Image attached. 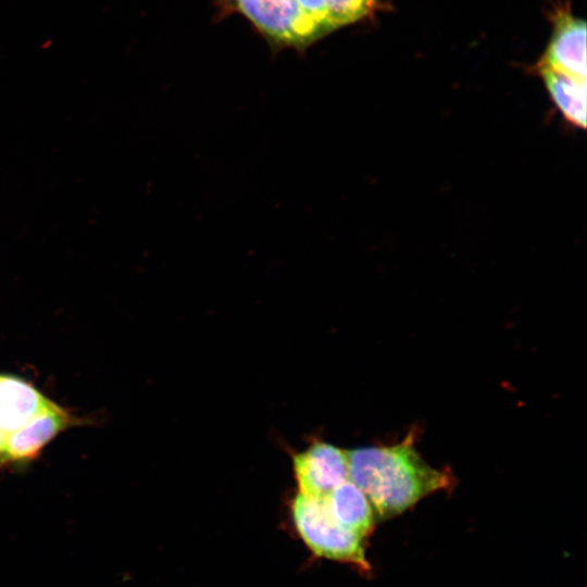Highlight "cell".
<instances>
[{
  "label": "cell",
  "mask_w": 587,
  "mask_h": 587,
  "mask_svg": "<svg viewBox=\"0 0 587 587\" xmlns=\"http://www.w3.org/2000/svg\"><path fill=\"white\" fill-rule=\"evenodd\" d=\"M414 441L411 432L392 446L347 452L348 478L365 494L379 519L399 515L423 498L453 484L451 474L424 461Z\"/></svg>",
  "instance_id": "1"
},
{
  "label": "cell",
  "mask_w": 587,
  "mask_h": 587,
  "mask_svg": "<svg viewBox=\"0 0 587 587\" xmlns=\"http://www.w3.org/2000/svg\"><path fill=\"white\" fill-rule=\"evenodd\" d=\"M575 79L586 80V23L570 13L559 14L549 45L538 64Z\"/></svg>",
  "instance_id": "5"
},
{
  "label": "cell",
  "mask_w": 587,
  "mask_h": 587,
  "mask_svg": "<svg viewBox=\"0 0 587 587\" xmlns=\"http://www.w3.org/2000/svg\"><path fill=\"white\" fill-rule=\"evenodd\" d=\"M294 472L301 495L326 498L348 479L347 452L317 441L294 455Z\"/></svg>",
  "instance_id": "4"
},
{
  "label": "cell",
  "mask_w": 587,
  "mask_h": 587,
  "mask_svg": "<svg viewBox=\"0 0 587 587\" xmlns=\"http://www.w3.org/2000/svg\"><path fill=\"white\" fill-rule=\"evenodd\" d=\"M273 43L304 49L327 33L307 16L296 0H233Z\"/></svg>",
  "instance_id": "3"
},
{
  "label": "cell",
  "mask_w": 587,
  "mask_h": 587,
  "mask_svg": "<svg viewBox=\"0 0 587 587\" xmlns=\"http://www.w3.org/2000/svg\"><path fill=\"white\" fill-rule=\"evenodd\" d=\"M302 12L316 22L326 33L333 30L326 0H296Z\"/></svg>",
  "instance_id": "11"
},
{
  "label": "cell",
  "mask_w": 587,
  "mask_h": 587,
  "mask_svg": "<svg viewBox=\"0 0 587 587\" xmlns=\"http://www.w3.org/2000/svg\"><path fill=\"white\" fill-rule=\"evenodd\" d=\"M50 402L29 383L0 374V432L8 436L17 430Z\"/></svg>",
  "instance_id": "7"
},
{
  "label": "cell",
  "mask_w": 587,
  "mask_h": 587,
  "mask_svg": "<svg viewBox=\"0 0 587 587\" xmlns=\"http://www.w3.org/2000/svg\"><path fill=\"white\" fill-rule=\"evenodd\" d=\"M376 0H326L333 29L358 22L369 15Z\"/></svg>",
  "instance_id": "10"
},
{
  "label": "cell",
  "mask_w": 587,
  "mask_h": 587,
  "mask_svg": "<svg viewBox=\"0 0 587 587\" xmlns=\"http://www.w3.org/2000/svg\"><path fill=\"white\" fill-rule=\"evenodd\" d=\"M7 436L0 432V459L4 458Z\"/></svg>",
  "instance_id": "12"
},
{
  "label": "cell",
  "mask_w": 587,
  "mask_h": 587,
  "mask_svg": "<svg viewBox=\"0 0 587 587\" xmlns=\"http://www.w3.org/2000/svg\"><path fill=\"white\" fill-rule=\"evenodd\" d=\"M291 514L296 529L313 553L354 564L363 571L370 570L363 537L334 519L325 498L299 494L292 501Z\"/></svg>",
  "instance_id": "2"
},
{
  "label": "cell",
  "mask_w": 587,
  "mask_h": 587,
  "mask_svg": "<svg viewBox=\"0 0 587 587\" xmlns=\"http://www.w3.org/2000/svg\"><path fill=\"white\" fill-rule=\"evenodd\" d=\"M334 519L361 537L374 527L375 512L365 494L349 478L339 484L326 498Z\"/></svg>",
  "instance_id": "8"
},
{
  "label": "cell",
  "mask_w": 587,
  "mask_h": 587,
  "mask_svg": "<svg viewBox=\"0 0 587 587\" xmlns=\"http://www.w3.org/2000/svg\"><path fill=\"white\" fill-rule=\"evenodd\" d=\"M552 102L562 116L573 126L586 127V80L539 68Z\"/></svg>",
  "instance_id": "9"
},
{
  "label": "cell",
  "mask_w": 587,
  "mask_h": 587,
  "mask_svg": "<svg viewBox=\"0 0 587 587\" xmlns=\"http://www.w3.org/2000/svg\"><path fill=\"white\" fill-rule=\"evenodd\" d=\"M73 422L74 419L64 409L50 402L24 426L7 436L3 459L24 461L37 457L49 441Z\"/></svg>",
  "instance_id": "6"
}]
</instances>
